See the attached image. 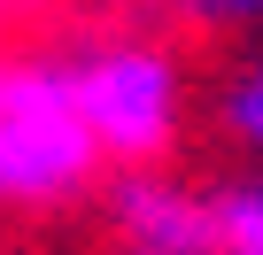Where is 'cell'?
<instances>
[{"mask_svg":"<svg viewBox=\"0 0 263 255\" xmlns=\"http://www.w3.org/2000/svg\"><path fill=\"white\" fill-rule=\"evenodd\" d=\"M62 62H0V209H62L101 178Z\"/></svg>","mask_w":263,"mask_h":255,"instance_id":"1","label":"cell"},{"mask_svg":"<svg viewBox=\"0 0 263 255\" xmlns=\"http://www.w3.org/2000/svg\"><path fill=\"white\" fill-rule=\"evenodd\" d=\"M62 85L85 116V132L108 163H155L178 140L186 116V77L163 47L147 39H116V47H85L62 62Z\"/></svg>","mask_w":263,"mask_h":255,"instance_id":"2","label":"cell"},{"mask_svg":"<svg viewBox=\"0 0 263 255\" xmlns=\"http://www.w3.org/2000/svg\"><path fill=\"white\" fill-rule=\"evenodd\" d=\"M101 209H108V232L124 247H140V255H217L209 193H194V186H178V178H163L147 163H116Z\"/></svg>","mask_w":263,"mask_h":255,"instance_id":"3","label":"cell"},{"mask_svg":"<svg viewBox=\"0 0 263 255\" xmlns=\"http://www.w3.org/2000/svg\"><path fill=\"white\" fill-rule=\"evenodd\" d=\"M209 209H217V255H263V170L217 186Z\"/></svg>","mask_w":263,"mask_h":255,"instance_id":"4","label":"cell"},{"mask_svg":"<svg viewBox=\"0 0 263 255\" xmlns=\"http://www.w3.org/2000/svg\"><path fill=\"white\" fill-rule=\"evenodd\" d=\"M217 124H224V140H232V147L263 155V54L240 62V70L224 77V93H217Z\"/></svg>","mask_w":263,"mask_h":255,"instance_id":"5","label":"cell"},{"mask_svg":"<svg viewBox=\"0 0 263 255\" xmlns=\"http://www.w3.org/2000/svg\"><path fill=\"white\" fill-rule=\"evenodd\" d=\"M171 16L194 31H240V24H263V0H171Z\"/></svg>","mask_w":263,"mask_h":255,"instance_id":"6","label":"cell"}]
</instances>
